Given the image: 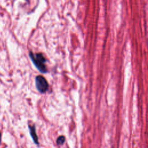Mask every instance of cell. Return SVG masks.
Returning <instances> with one entry per match:
<instances>
[{"mask_svg": "<svg viewBox=\"0 0 148 148\" xmlns=\"http://www.w3.org/2000/svg\"><path fill=\"white\" fill-rule=\"evenodd\" d=\"M28 127H29V129L30 134H31V136L32 139L34 140V141L35 143L38 144V139L36 132H35V127L34 125L31 126V125H28Z\"/></svg>", "mask_w": 148, "mask_h": 148, "instance_id": "cell-3", "label": "cell"}, {"mask_svg": "<svg viewBox=\"0 0 148 148\" xmlns=\"http://www.w3.org/2000/svg\"><path fill=\"white\" fill-rule=\"evenodd\" d=\"M29 54L32 62L38 69L42 73L46 72L47 71L45 66L46 59L43 54L41 53L34 54L32 52H29Z\"/></svg>", "mask_w": 148, "mask_h": 148, "instance_id": "cell-1", "label": "cell"}, {"mask_svg": "<svg viewBox=\"0 0 148 148\" xmlns=\"http://www.w3.org/2000/svg\"><path fill=\"white\" fill-rule=\"evenodd\" d=\"M35 84L38 90L41 92H45L48 89V83L45 78L42 76H38L35 78Z\"/></svg>", "mask_w": 148, "mask_h": 148, "instance_id": "cell-2", "label": "cell"}, {"mask_svg": "<svg viewBox=\"0 0 148 148\" xmlns=\"http://www.w3.org/2000/svg\"><path fill=\"white\" fill-rule=\"evenodd\" d=\"M65 139V138L64 136H60L57 139V143L58 145H62L64 143Z\"/></svg>", "mask_w": 148, "mask_h": 148, "instance_id": "cell-4", "label": "cell"}, {"mask_svg": "<svg viewBox=\"0 0 148 148\" xmlns=\"http://www.w3.org/2000/svg\"><path fill=\"white\" fill-rule=\"evenodd\" d=\"M1 134L0 132V143H1Z\"/></svg>", "mask_w": 148, "mask_h": 148, "instance_id": "cell-5", "label": "cell"}]
</instances>
